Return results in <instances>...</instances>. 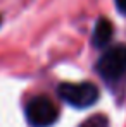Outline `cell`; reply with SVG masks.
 I'll return each mask as SVG.
<instances>
[{
	"mask_svg": "<svg viewBox=\"0 0 126 127\" xmlns=\"http://www.w3.org/2000/svg\"><path fill=\"white\" fill-rule=\"evenodd\" d=\"M59 110L47 96H36L26 105V120L31 127H50L55 124Z\"/></svg>",
	"mask_w": 126,
	"mask_h": 127,
	"instance_id": "cell-1",
	"label": "cell"
},
{
	"mask_svg": "<svg viewBox=\"0 0 126 127\" xmlns=\"http://www.w3.org/2000/svg\"><path fill=\"white\" fill-rule=\"evenodd\" d=\"M59 96L74 108H88L99 100V89L92 83H64L59 86Z\"/></svg>",
	"mask_w": 126,
	"mask_h": 127,
	"instance_id": "cell-2",
	"label": "cell"
},
{
	"mask_svg": "<svg viewBox=\"0 0 126 127\" xmlns=\"http://www.w3.org/2000/svg\"><path fill=\"white\" fill-rule=\"evenodd\" d=\"M99 74L105 81H118L126 74V46L109 48L97 64Z\"/></svg>",
	"mask_w": 126,
	"mask_h": 127,
	"instance_id": "cell-3",
	"label": "cell"
},
{
	"mask_svg": "<svg viewBox=\"0 0 126 127\" xmlns=\"http://www.w3.org/2000/svg\"><path fill=\"white\" fill-rule=\"evenodd\" d=\"M111 40H112V22L109 19L100 17L97 21V24H95V28H93L92 43L97 48H104V46H107L111 43Z\"/></svg>",
	"mask_w": 126,
	"mask_h": 127,
	"instance_id": "cell-4",
	"label": "cell"
},
{
	"mask_svg": "<svg viewBox=\"0 0 126 127\" xmlns=\"http://www.w3.org/2000/svg\"><path fill=\"white\" fill-rule=\"evenodd\" d=\"M80 127H109V120L105 115H92Z\"/></svg>",
	"mask_w": 126,
	"mask_h": 127,
	"instance_id": "cell-5",
	"label": "cell"
},
{
	"mask_svg": "<svg viewBox=\"0 0 126 127\" xmlns=\"http://www.w3.org/2000/svg\"><path fill=\"white\" fill-rule=\"evenodd\" d=\"M116 7H118V10L121 14L126 16V0H116Z\"/></svg>",
	"mask_w": 126,
	"mask_h": 127,
	"instance_id": "cell-6",
	"label": "cell"
},
{
	"mask_svg": "<svg viewBox=\"0 0 126 127\" xmlns=\"http://www.w3.org/2000/svg\"><path fill=\"white\" fill-rule=\"evenodd\" d=\"M0 22H2V17H0Z\"/></svg>",
	"mask_w": 126,
	"mask_h": 127,
	"instance_id": "cell-7",
	"label": "cell"
}]
</instances>
